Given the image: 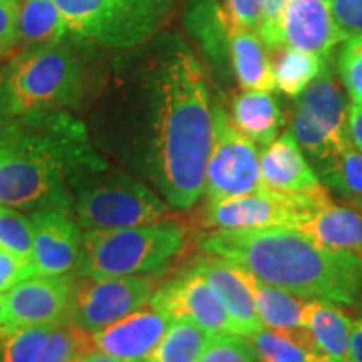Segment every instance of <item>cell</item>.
Returning a JSON list of instances; mask_svg holds the SVG:
<instances>
[{
  "mask_svg": "<svg viewBox=\"0 0 362 362\" xmlns=\"http://www.w3.org/2000/svg\"><path fill=\"white\" fill-rule=\"evenodd\" d=\"M238 270L252 293L255 310L264 327L285 334V336L292 337L293 341L300 344L302 347H305L307 351L314 352L317 356H324L317 347L309 330L302 324V310L305 305L304 297H298L296 293L284 291V288L262 282L260 279H257L255 275L242 269V267H238Z\"/></svg>",
  "mask_w": 362,
  "mask_h": 362,
  "instance_id": "18",
  "label": "cell"
},
{
  "mask_svg": "<svg viewBox=\"0 0 362 362\" xmlns=\"http://www.w3.org/2000/svg\"><path fill=\"white\" fill-rule=\"evenodd\" d=\"M327 362H349V361H327Z\"/></svg>",
  "mask_w": 362,
  "mask_h": 362,
  "instance_id": "45",
  "label": "cell"
},
{
  "mask_svg": "<svg viewBox=\"0 0 362 362\" xmlns=\"http://www.w3.org/2000/svg\"><path fill=\"white\" fill-rule=\"evenodd\" d=\"M223 7L233 24L259 33L262 0H225Z\"/></svg>",
  "mask_w": 362,
  "mask_h": 362,
  "instance_id": "39",
  "label": "cell"
},
{
  "mask_svg": "<svg viewBox=\"0 0 362 362\" xmlns=\"http://www.w3.org/2000/svg\"><path fill=\"white\" fill-rule=\"evenodd\" d=\"M193 269L206 279V282L218 296L232 319L235 332L243 337H252L253 334L264 329V324L255 310L252 293L240 275L237 265L218 257L206 255L205 259L198 260Z\"/></svg>",
  "mask_w": 362,
  "mask_h": 362,
  "instance_id": "19",
  "label": "cell"
},
{
  "mask_svg": "<svg viewBox=\"0 0 362 362\" xmlns=\"http://www.w3.org/2000/svg\"><path fill=\"white\" fill-rule=\"evenodd\" d=\"M214 334L189 319H173L146 362H198Z\"/></svg>",
  "mask_w": 362,
  "mask_h": 362,
  "instance_id": "26",
  "label": "cell"
},
{
  "mask_svg": "<svg viewBox=\"0 0 362 362\" xmlns=\"http://www.w3.org/2000/svg\"><path fill=\"white\" fill-rule=\"evenodd\" d=\"M104 160L69 111L12 116L0 129V205L74 211L71 176Z\"/></svg>",
  "mask_w": 362,
  "mask_h": 362,
  "instance_id": "2",
  "label": "cell"
},
{
  "mask_svg": "<svg viewBox=\"0 0 362 362\" xmlns=\"http://www.w3.org/2000/svg\"><path fill=\"white\" fill-rule=\"evenodd\" d=\"M187 245V230L175 221L84 232L76 267L79 277L151 275L166 269Z\"/></svg>",
  "mask_w": 362,
  "mask_h": 362,
  "instance_id": "6",
  "label": "cell"
},
{
  "mask_svg": "<svg viewBox=\"0 0 362 362\" xmlns=\"http://www.w3.org/2000/svg\"><path fill=\"white\" fill-rule=\"evenodd\" d=\"M171 320L168 314L148 302L107 327L89 332L90 344L94 349L117 359L146 362L168 330Z\"/></svg>",
  "mask_w": 362,
  "mask_h": 362,
  "instance_id": "16",
  "label": "cell"
},
{
  "mask_svg": "<svg viewBox=\"0 0 362 362\" xmlns=\"http://www.w3.org/2000/svg\"><path fill=\"white\" fill-rule=\"evenodd\" d=\"M293 228L329 250L349 252L362 260V214L332 202L309 208L298 216Z\"/></svg>",
  "mask_w": 362,
  "mask_h": 362,
  "instance_id": "20",
  "label": "cell"
},
{
  "mask_svg": "<svg viewBox=\"0 0 362 362\" xmlns=\"http://www.w3.org/2000/svg\"><path fill=\"white\" fill-rule=\"evenodd\" d=\"M230 119L245 138L265 148L279 136L284 112L269 90L245 89L233 98Z\"/></svg>",
  "mask_w": 362,
  "mask_h": 362,
  "instance_id": "24",
  "label": "cell"
},
{
  "mask_svg": "<svg viewBox=\"0 0 362 362\" xmlns=\"http://www.w3.org/2000/svg\"><path fill=\"white\" fill-rule=\"evenodd\" d=\"M337 71L352 101L362 104V34L342 40L337 52Z\"/></svg>",
  "mask_w": 362,
  "mask_h": 362,
  "instance_id": "34",
  "label": "cell"
},
{
  "mask_svg": "<svg viewBox=\"0 0 362 362\" xmlns=\"http://www.w3.org/2000/svg\"><path fill=\"white\" fill-rule=\"evenodd\" d=\"M349 362H362V317L352 325Z\"/></svg>",
  "mask_w": 362,
  "mask_h": 362,
  "instance_id": "41",
  "label": "cell"
},
{
  "mask_svg": "<svg viewBox=\"0 0 362 362\" xmlns=\"http://www.w3.org/2000/svg\"><path fill=\"white\" fill-rule=\"evenodd\" d=\"M198 362H260V357L250 339L226 332L211 337Z\"/></svg>",
  "mask_w": 362,
  "mask_h": 362,
  "instance_id": "33",
  "label": "cell"
},
{
  "mask_svg": "<svg viewBox=\"0 0 362 362\" xmlns=\"http://www.w3.org/2000/svg\"><path fill=\"white\" fill-rule=\"evenodd\" d=\"M342 40L327 0H288L282 17V45L327 59Z\"/></svg>",
  "mask_w": 362,
  "mask_h": 362,
  "instance_id": "17",
  "label": "cell"
},
{
  "mask_svg": "<svg viewBox=\"0 0 362 362\" xmlns=\"http://www.w3.org/2000/svg\"><path fill=\"white\" fill-rule=\"evenodd\" d=\"M29 277H33L29 262L21 260L19 257L0 247V293L11 291L13 285Z\"/></svg>",
  "mask_w": 362,
  "mask_h": 362,
  "instance_id": "38",
  "label": "cell"
},
{
  "mask_svg": "<svg viewBox=\"0 0 362 362\" xmlns=\"http://www.w3.org/2000/svg\"><path fill=\"white\" fill-rule=\"evenodd\" d=\"M64 40L22 47L11 59L4 79L12 116L76 110L83 101L88 71Z\"/></svg>",
  "mask_w": 362,
  "mask_h": 362,
  "instance_id": "4",
  "label": "cell"
},
{
  "mask_svg": "<svg viewBox=\"0 0 362 362\" xmlns=\"http://www.w3.org/2000/svg\"><path fill=\"white\" fill-rule=\"evenodd\" d=\"M148 175L166 203L188 210L205 192L214 106L205 71L180 37L168 39L149 72Z\"/></svg>",
  "mask_w": 362,
  "mask_h": 362,
  "instance_id": "1",
  "label": "cell"
},
{
  "mask_svg": "<svg viewBox=\"0 0 362 362\" xmlns=\"http://www.w3.org/2000/svg\"><path fill=\"white\" fill-rule=\"evenodd\" d=\"M76 362H129V361H123L117 359V357H112L106 352H101L98 349H88L81 354Z\"/></svg>",
  "mask_w": 362,
  "mask_h": 362,
  "instance_id": "43",
  "label": "cell"
},
{
  "mask_svg": "<svg viewBox=\"0 0 362 362\" xmlns=\"http://www.w3.org/2000/svg\"><path fill=\"white\" fill-rule=\"evenodd\" d=\"M12 117L11 104H8V94L6 88V79H4V71H0V129L7 124Z\"/></svg>",
  "mask_w": 362,
  "mask_h": 362,
  "instance_id": "42",
  "label": "cell"
},
{
  "mask_svg": "<svg viewBox=\"0 0 362 362\" xmlns=\"http://www.w3.org/2000/svg\"><path fill=\"white\" fill-rule=\"evenodd\" d=\"M349 136L352 146L362 153V104L349 106Z\"/></svg>",
  "mask_w": 362,
  "mask_h": 362,
  "instance_id": "40",
  "label": "cell"
},
{
  "mask_svg": "<svg viewBox=\"0 0 362 362\" xmlns=\"http://www.w3.org/2000/svg\"><path fill=\"white\" fill-rule=\"evenodd\" d=\"M67 29L54 0L21 2V45L34 47L57 42L66 37Z\"/></svg>",
  "mask_w": 362,
  "mask_h": 362,
  "instance_id": "27",
  "label": "cell"
},
{
  "mask_svg": "<svg viewBox=\"0 0 362 362\" xmlns=\"http://www.w3.org/2000/svg\"><path fill=\"white\" fill-rule=\"evenodd\" d=\"M214 144L206 161L203 192L208 202L237 194L274 193L262 178L257 144L235 128L221 106H214Z\"/></svg>",
  "mask_w": 362,
  "mask_h": 362,
  "instance_id": "9",
  "label": "cell"
},
{
  "mask_svg": "<svg viewBox=\"0 0 362 362\" xmlns=\"http://www.w3.org/2000/svg\"><path fill=\"white\" fill-rule=\"evenodd\" d=\"M317 175L325 187L341 197L362 200V153L354 146L317 166Z\"/></svg>",
  "mask_w": 362,
  "mask_h": 362,
  "instance_id": "28",
  "label": "cell"
},
{
  "mask_svg": "<svg viewBox=\"0 0 362 362\" xmlns=\"http://www.w3.org/2000/svg\"><path fill=\"white\" fill-rule=\"evenodd\" d=\"M21 45V0H0V59Z\"/></svg>",
  "mask_w": 362,
  "mask_h": 362,
  "instance_id": "35",
  "label": "cell"
},
{
  "mask_svg": "<svg viewBox=\"0 0 362 362\" xmlns=\"http://www.w3.org/2000/svg\"><path fill=\"white\" fill-rule=\"evenodd\" d=\"M67 34L110 51H128L155 37L175 0H54Z\"/></svg>",
  "mask_w": 362,
  "mask_h": 362,
  "instance_id": "7",
  "label": "cell"
},
{
  "mask_svg": "<svg viewBox=\"0 0 362 362\" xmlns=\"http://www.w3.org/2000/svg\"><path fill=\"white\" fill-rule=\"evenodd\" d=\"M329 7L344 40L362 34V0H329Z\"/></svg>",
  "mask_w": 362,
  "mask_h": 362,
  "instance_id": "37",
  "label": "cell"
},
{
  "mask_svg": "<svg viewBox=\"0 0 362 362\" xmlns=\"http://www.w3.org/2000/svg\"><path fill=\"white\" fill-rule=\"evenodd\" d=\"M54 325L56 324L13 327L0 341V362H39Z\"/></svg>",
  "mask_w": 362,
  "mask_h": 362,
  "instance_id": "29",
  "label": "cell"
},
{
  "mask_svg": "<svg viewBox=\"0 0 362 362\" xmlns=\"http://www.w3.org/2000/svg\"><path fill=\"white\" fill-rule=\"evenodd\" d=\"M34 233L33 277L66 275L78 267L83 232L74 211L62 208H42L30 214Z\"/></svg>",
  "mask_w": 362,
  "mask_h": 362,
  "instance_id": "12",
  "label": "cell"
},
{
  "mask_svg": "<svg viewBox=\"0 0 362 362\" xmlns=\"http://www.w3.org/2000/svg\"><path fill=\"white\" fill-rule=\"evenodd\" d=\"M324 62L325 59L315 54L282 45L275 49L272 59L275 86L285 96L298 98L307 86L324 71Z\"/></svg>",
  "mask_w": 362,
  "mask_h": 362,
  "instance_id": "25",
  "label": "cell"
},
{
  "mask_svg": "<svg viewBox=\"0 0 362 362\" xmlns=\"http://www.w3.org/2000/svg\"><path fill=\"white\" fill-rule=\"evenodd\" d=\"M149 304L168 314L171 319H189L210 334L235 332L228 312L210 284L194 269L156 288Z\"/></svg>",
  "mask_w": 362,
  "mask_h": 362,
  "instance_id": "14",
  "label": "cell"
},
{
  "mask_svg": "<svg viewBox=\"0 0 362 362\" xmlns=\"http://www.w3.org/2000/svg\"><path fill=\"white\" fill-rule=\"evenodd\" d=\"M74 215L84 232L117 230L165 221L166 200L104 160L71 176Z\"/></svg>",
  "mask_w": 362,
  "mask_h": 362,
  "instance_id": "5",
  "label": "cell"
},
{
  "mask_svg": "<svg viewBox=\"0 0 362 362\" xmlns=\"http://www.w3.org/2000/svg\"><path fill=\"white\" fill-rule=\"evenodd\" d=\"M327 2H329V0H327Z\"/></svg>",
  "mask_w": 362,
  "mask_h": 362,
  "instance_id": "47",
  "label": "cell"
},
{
  "mask_svg": "<svg viewBox=\"0 0 362 362\" xmlns=\"http://www.w3.org/2000/svg\"><path fill=\"white\" fill-rule=\"evenodd\" d=\"M158 287V280L149 275L86 279L76 285L69 322L96 332L148 304Z\"/></svg>",
  "mask_w": 362,
  "mask_h": 362,
  "instance_id": "10",
  "label": "cell"
},
{
  "mask_svg": "<svg viewBox=\"0 0 362 362\" xmlns=\"http://www.w3.org/2000/svg\"><path fill=\"white\" fill-rule=\"evenodd\" d=\"M309 208L274 193H248L206 203L203 225L210 230H262L274 226L293 228Z\"/></svg>",
  "mask_w": 362,
  "mask_h": 362,
  "instance_id": "13",
  "label": "cell"
},
{
  "mask_svg": "<svg viewBox=\"0 0 362 362\" xmlns=\"http://www.w3.org/2000/svg\"><path fill=\"white\" fill-rule=\"evenodd\" d=\"M76 285L71 274L24 279L6 293L8 320L13 327L69 320Z\"/></svg>",
  "mask_w": 362,
  "mask_h": 362,
  "instance_id": "15",
  "label": "cell"
},
{
  "mask_svg": "<svg viewBox=\"0 0 362 362\" xmlns=\"http://www.w3.org/2000/svg\"><path fill=\"white\" fill-rule=\"evenodd\" d=\"M260 171L270 192L300 206L315 208L330 203L325 185L305 160L291 129L262 149Z\"/></svg>",
  "mask_w": 362,
  "mask_h": 362,
  "instance_id": "11",
  "label": "cell"
},
{
  "mask_svg": "<svg viewBox=\"0 0 362 362\" xmlns=\"http://www.w3.org/2000/svg\"><path fill=\"white\" fill-rule=\"evenodd\" d=\"M88 349H94L89 332L64 320L52 327L39 362H76Z\"/></svg>",
  "mask_w": 362,
  "mask_h": 362,
  "instance_id": "31",
  "label": "cell"
},
{
  "mask_svg": "<svg viewBox=\"0 0 362 362\" xmlns=\"http://www.w3.org/2000/svg\"><path fill=\"white\" fill-rule=\"evenodd\" d=\"M297 99L292 134L317 166L351 146L349 106L332 74L325 69Z\"/></svg>",
  "mask_w": 362,
  "mask_h": 362,
  "instance_id": "8",
  "label": "cell"
},
{
  "mask_svg": "<svg viewBox=\"0 0 362 362\" xmlns=\"http://www.w3.org/2000/svg\"><path fill=\"white\" fill-rule=\"evenodd\" d=\"M203 253L250 272L262 282L304 298L337 305L362 304V260L317 245L296 228L211 230L198 242Z\"/></svg>",
  "mask_w": 362,
  "mask_h": 362,
  "instance_id": "3",
  "label": "cell"
},
{
  "mask_svg": "<svg viewBox=\"0 0 362 362\" xmlns=\"http://www.w3.org/2000/svg\"><path fill=\"white\" fill-rule=\"evenodd\" d=\"M0 247L30 264L34 247L33 221L7 205H0Z\"/></svg>",
  "mask_w": 362,
  "mask_h": 362,
  "instance_id": "32",
  "label": "cell"
},
{
  "mask_svg": "<svg viewBox=\"0 0 362 362\" xmlns=\"http://www.w3.org/2000/svg\"><path fill=\"white\" fill-rule=\"evenodd\" d=\"M302 324L329 361H349L354 320L339 309L337 304L322 298H309L302 310Z\"/></svg>",
  "mask_w": 362,
  "mask_h": 362,
  "instance_id": "23",
  "label": "cell"
},
{
  "mask_svg": "<svg viewBox=\"0 0 362 362\" xmlns=\"http://www.w3.org/2000/svg\"><path fill=\"white\" fill-rule=\"evenodd\" d=\"M288 0H262L259 35L267 49L282 47V17Z\"/></svg>",
  "mask_w": 362,
  "mask_h": 362,
  "instance_id": "36",
  "label": "cell"
},
{
  "mask_svg": "<svg viewBox=\"0 0 362 362\" xmlns=\"http://www.w3.org/2000/svg\"><path fill=\"white\" fill-rule=\"evenodd\" d=\"M13 329V325L8 320V312H7V302L6 296L0 293V341L7 336L8 332Z\"/></svg>",
  "mask_w": 362,
  "mask_h": 362,
  "instance_id": "44",
  "label": "cell"
},
{
  "mask_svg": "<svg viewBox=\"0 0 362 362\" xmlns=\"http://www.w3.org/2000/svg\"><path fill=\"white\" fill-rule=\"evenodd\" d=\"M230 66L243 89L269 90L277 89L272 69V59L267 45L257 30L233 24L230 25Z\"/></svg>",
  "mask_w": 362,
  "mask_h": 362,
  "instance_id": "22",
  "label": "cell"
},
{
  "mask_svg": "<svg viewBox=\"0 0 362 362\" xmlns=\"http://www.w3.org/2000/svg\"><path fill=\"white\" fill-rule=\"evenodd\" d=\"M264 362H327L324 356L307 351L285 334L264 327L248 337Z\"/></svg>",
  "mask_w": 362,
  "mask_h": 362,
  "instance_id": "30",
  "label": "cell"
},
{
  "mask_svg": "<svg viewBox=\"0 0 362 362\" xmlns=\"http://www.w3.org/2000/svg\"><path fill=\"white\" fill-rule=\"evenodd\" d=\"M260 362H264V361H260Z\"/></svg>",
  "mask_w": 362,
  "mask_h": 362,
  "instance_id": "46",
  "label": "cell"
},
{
  "mask_svg": "<svg viewBox=\"0 0 362 362\" xmlns=\"http://www.w3.org/2000/svg\"><path fill=\"white\" fill-rule=\"evenodd\" d=\"M183 21L189 35L197 40L208 61L216 69H226L230 66L228 35L232 19L225 7L218 0H187Z\"/></svg>",
  "mask_w": 362,
  "mask_h": 362,
  "instance_id": "21",
  "label": "cell"
}]
</instances>
